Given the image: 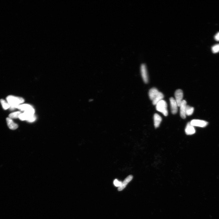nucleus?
<instances>
[{
	"label": "nucleus",
	"instance_id": "f8f14e48",
	"mask_svg": "<svg viewBox=\"0 0 219 219\" xmlns=\"http://www.w3.org/2000/svg\"><path fill=\"white\" fill-rule=\"evenodd\" d=\"M159 92L158 90L155 88H153L150 90L149 93V96L150 99L153 101L158 94Z\"/></svg>",
	"mask_w": 219,
	"mask_h": 219
},
{
	"label": "nucleus",
	"instance_id": "9d476101",
	"mask_svg": "<svg viewBox=\"0 0 219 219\" xmlns=\"http://www.w3.org/2000/svg\"><path fill=\"white\" fill-rule=\"evenodd\" d=\"M186 133L187 135H191L195 134L196 130L194 127L191 124L190 122L188 123L185 128Z\"/></svg>",
	"mask_w": 219,
	"mask_h": 219
},
{
	"label": "nucleus",
	"instance_id": "0eeeda50",
	"mask_svg": "<svg viewBox=\"0 0 219 219\" xmlns=\"http://www.w3.org/2000/svg\"><path fill=\"white\" fill-rule=\"evenodd\" d=\"M170 101L172 113L173 114H176L178 112V106L176 100L173 98L171 97L170 98Z\"/></svg>",
	"mask_w": 219,
	"mask_h": 219
},
{
	"label": "nucleus",
	"instance_id": "aec40b11",
	"mask_svg": "<svg viewBox=\"0 0 219 219\" xmlns=\"http://www.w3.org/2000/svg\"><path fill=\"white\" fill-rule=\"evenodd\" d=\"M215 39L217 41H219V32H218L215 36Z\"/></svg>",
	"mask_w": 219,
	"mask_h": 219
},
{
	"label": "nucleus",
	"instance_id": "39448f33",
	"mask_svg": "<svg viewBox=\"0 0 219 219\" xmlns=\"http://www.w3.org/2000/svg\"><path fill=\"white\" fill-rule=\"evenodd\" d=\"M141 76L144 82L147 84L148 82V77L146 66L145 64L141 65L140 67Z\"/></svg>",
	"mask_w": 219,
	"mask_h": 219
},
{
	"label": "nucleus",
	"instance_id": "423d86ee",
	"mask_svg": "<svg viewBox=\"0 0 219 219\" xmlns=\"http://www.w3.org/2000/svg\"><path fill=\"white\" fill-rule=\"evenodd\" d=\"M192 126L204 127L207 126L208 122L204 121L199 120H193L190 122Z\"/></svg>",
	"mask_w": 219,
	"mask_h": 219
},
{
	"label": "nucleus",
	"instance_id": "6e6552de",
	"mask_svg": "<svg viewBox=\"0 0 219 219\" xmlns=\"http://www.w3.org/2000/svg\"><path fill=\"white\" fill-rule=\"evenodd\" d=\"M187 105L186 101L185 100H183L180 106V115L183 119H185L186 117V109Z\"/></svg>",
	"mask_w": 219,
	"mask_h": 219
},
{
	"label": "nucleus",
	"instance_id": "2eb2a0df",
	"mask_svg": "<svg viewBox=\"0 0 219 219\" xmlns=\"http://www.w3.org/2000/svg\"><path fill=\"white\" fill-rule=\"evenodd\" d=\"M194 108L191 106L187 105L186 109V115L190 116L191 115L193 112Z\"/></svg>",
	"mask_w": 219,
	"mask_h": 219
},
{
	"label": "nucleus",
	"instance_id": "6ab92c4d",
	"mask_svg": "<svg viewBox=\"0 0 219 219\" xmlns=\"http://www.w3.org/2000/svg\"><path fill=\"white\" fill-rule=\"evenodd\" d=\"M114 183L115 186L119 187L122 184V182L119 181L117 179H115L114 181Z\"/></svg>",
	"mask_w": 219,
	"mask_h": 219
},
{
	"label": "nucleus",
	"instance_id": "1a4fd4ad",
	"mask_svg": "<svg viewBox=\"0 0 219 219\" xmlns=\"http://www.w3.org/2000/svg\"><path fill=\"white\" fill-rule=\"evenodd\" d=\"M133 176L132 175H129L124 180L123 182L122 183L121 185L118 187V190L119 191H122L126 187L130 181L132 180Z\"/></svg>",
	"mask_w": 219,
	"mask_h": 219
},
{
	"label": "nucleus",
	"instance_id": "7ed1b4c3",
	"mask_svg": "<svg viewBox=\"0 0 219 219\" xmlns=\"http://www.w3.org/2000/svg\"><path fill=\"white\" fill-rule=\"evenodd\" d=\"M30 115H34L35 111L32 106L27 104L20 105L17 108Z\"/></svg>",
	"mask_w": 219,
	"mask_h": 219
},
{
	"label": "nucleus",
	"instance_id": "20e7f679",
	"mask_svg": "<svg viewBox=\"0 0 219 219\" xmlns=\"http://www.w3.org/2000/svg\"><path fill=\"white\" fill-rule=\"evenodd\" d=\"M175 100L178 107H180L181 104L183 101V93L182 91L180 89L177 90L175 92Z\"/></svg>",
	"mask_w": 219,
	"mask_h": 219
},
{
	"label": "nucleus",
	"instance_id": "9b49d317",
	"mask_svg": "<svg viewBox=\"0 0 219 219\" xmlns=\"http://www.w3.org/2000/svg\"><path fill=\"white\" fill-rule=\"evenodd\" d=\"M6 121H7L8 126L10 129L14 130L18 128L17 124L15 123L11 119L8 117L6 119Z\"/></svg>",
	"mask_w": 219,
	"mask_h": 219
},
{
	"label": "nucleus",
	"instance_id": "dca6fc26",
	"mask_svg": "<svg viewBox=\"0 0 219 219\" xmlns=\"http://www.w3.org/2000/svg\"><path fill=\"white\" fill-rule=\"evenodd\" d=\"M21 112L20 111H17L12 113L9 115V118L11 119H15L19 118L20 115L21 114Z\"/></svg>",
	"mask_w": 219,
	"mask_h": 219
},
{
	"label": "nucleus",
	"instance_id": "f3484780",
	"mask_svg": "<svg viewBox=\"0 0 219 219\" xmlns=\"http://www.w3.org/2000/svg\"><path fill=\"white\" fill-rule=\"evenodd\" d=\"M1 102L3 109L5 110L10 108V105L9 103L3 99L1 100Z\"/></svg>",
	"mask_w": 219,
	"mask_h": 219
},
{
	"label": "nucleus",
	"instance_id": "4468645a",
	"mask_svg": "<svg viewBox=\"0 0 219 219\" xmlns=\"http://www.w3.org/2000/svg\"><path fill=\"white\" fill-rule=\"evenodd\" d=\"M164 98V95L161 92H159L158 94L153 100V104L154 105H156L159 102L162 101Z\"/></svg>",
	"mask_w": 219,
	"mask_h": 219
},
{
	"label": "nucleus",
	"instance_id": "a211bd4d",
	"mask_svg": "<svg viewBox=\"0 0 219 219\" xmlns=\"http://www.w3.org/2000/svg\"><path fill=\"white\" fill-rule=\"evenodd\" d=\"M212 51L214 53H216L219 52V44L213 46L212 48Z\"/></svg>",
	"mask_w": 219,
	"mask_h": 219
},
{
	"label": "nucleus",
	"instance_id": "ddd939ff",
	"mask_svg": "<svg viewBox=\"0 0 219 219\" xmlns=\"http://www.w3.org/2000/svg\"><path fill=\"white\" fill-rule=\"evenodd\" d=\"M154 120L155 128L159 127L162 120L161 117L158 114H155L154 116Z\"/></svg>",
	"mask_w": 219,
	"mask_h": 219
},
{
	"label": "nucleus",
	"instance_id": "f257e3e1",
	"mask_svg": "<svg viewBox=\"0 0 219 219\" xmlns=\"http://www.w3.org/2000/svg\"><path fill=\"white\" fill-rule=\"evenodd\" d=\"M6 99L10 105L9 108L11 110L17 108L18 106L24 101V99L21 97L11 95L8 96Z\"/></svg>",
	"mask_w": 219,
	"mask_h": 219
},
{
	"label": "nucleus",
	"instance_id": "f03ea898",
	"mask_svg": "<svg viewBox=\"0 0 219 219\" xmlns=\"http://www.w3.org/2000/svg\"><path fill=\"white\" fill-rule=\"evenodd\" d=\"M156 105V110L162 113L165 116H167L168 111L167 109V104L164 100H162Z\"/></svg>",
	"mask_w": 219,
	"mask_h": 219
}]
</instances>
